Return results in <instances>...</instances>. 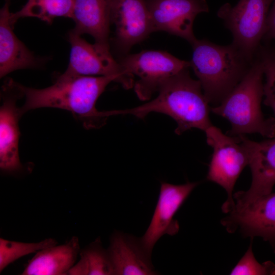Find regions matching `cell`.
I'll return each instance as SVG.
<instances>
[{"label": "cell", "mask_w": 275, "mask_h": 275, "mask_svg": "<svg viewBox=\"0 0 275 275\" xmlns=\"http://www.w3.org/2000/svg\"><path fill=\"white\" fill-rule=\"evenodd\" d=\"M80 259L68 271L69 275H115L107 249L99 237L80 251Z\"/></svg>", "instance_id": "cell-20"}, {"label": "cell", "mask_w": 275, "mask_h": 275, "mask_svg": "<svg viewBox=\"0 0 275 275\" xmlns=\"http://www.w3.org/2000/svg\"><path fill=\"white\" fill-rule=\"evenodd\" d=\"M191 45L190 67L209 102L218 105L248 71V59L233 44L221 46L197 39Z\"/></svg>", "instance_id": "cell-4"}, {"label": "cell", "mask_w": 275, "mask_h": 275, "mask_svg": "<svg viewBox=\"0 0 275 275\" xmlns=\"http://www.w3.org/2000/svg\"><path fill=\"white\" fill-rule=\"evenodd\" d=\"M10 0L0 11V76L19 69L41 67L44 59L36 57L14 33L10 22Z\"/></svg>", "instance_id": "cell-16"}, {"label": "cell", "mask_w": 275, "mask_h": 275, "mask_svg": "<svg viewBox=\"0 0 275 275\" xmlns=\"http://www.w3.org/2000/svg\"><path fill=\"white\" fill-rule=\"evenodd\" d=\"M231 275L275 274V264L268 261L260 264L255 258L252 243L230 272Z\"/></svg>", "instance_id": "cell-22"}, {"label": "cell", "mask_w": 275, "mask_h": 275, "mask_svg": "<svg viewBox=\"0 0 275 275\" xmlns=\"http://www.w3.org/2000/svg\"><path fill=\"white\" fill-rule=\"evenodd\" d=\"M111 20L115 32L110 46L116 60L128 54L132 47L152 33L144 0H113Z\"/></svg>", "instance_id": "cell-10"}, {"label": "cell", "mask_w": 275, "mask_h": 275, "mask_svg": "<svg viewBox=\"0 0 275 275\" xmlns=\"http://www.w3.org/2000/svg\"><path fill=\"white\" fill-rule=\"evenodd\" d=\"M261 62L265 78L263 84V103L272 109L275 119V56H268Z\"/></svg>", "instance_id": "cell-23"}, {"label": "cell", "mask_w": 275, "mask_h": 275, "mask_svg": "<svg viewBox=\"0 0 275 275\" xmlns=\"http://www.w3.org/2000/svg\"><path fill=\"white\" fill-rule=\"evenodd\" d=\"M57 244L56 239L48 238L38 242H22L0 238V272L17 259L30 254Z\"/></svg>", "instance_id": "cell-21"}, {"label": "cell", "mask_w": 275, "mask_h": 275, "mask_svg": "<svg viewBox=\"0 0 275 275\" xmlns=\"http://www.w3.org/2000/svg\"><path fill=\"white\" fill-rule=\"evenodd\" d=\"M266 34L270 38L275 39V0H272L269 11Z\"/></svg>", "instance_id": "cell-24"}, {"label": "cell", "mask_w": 275, "mask_h": 275, "mask_svg": "<svg viewBox=\"0 0 275 275\" xmlns=\"http://www.w3.org/2000/svg\"><path fill=\"white\" fill-rule=\"evenodd\" d=\"M222 224L229 232L239 228L245 236H259L275 250V193L242 204H235Z\"/></svg>", "instance_id": "cell-11"}, {"label": "cell", "mask_w": 275, "mask_h": 275, "mask_svg": "<svg viewBox=\"0 0 275 275\" xmlns=\"http://www.w3.org/2000/svg\"><path fill=\"white\" fill-rule=\"evenodd\" d=\"M263 76L262 62L255 63L220 103L211 107V112L230 123L227 134L258 133L269 139L275 137V119L265 118L261 109Z\"/></svg>", "instance_id": "cell-3"}, {"label": "cell", "mask_w": 275, "mask_h": 275, "mask_svg": "<svg viewBox=\"0 0 275 275\" xmlns=\"http://www.w3.org/2000/svg\"><path fill=\"white\" fill-rule=\"evenodd\" d=\"M78 238L36 252L22 271L23 275H64L75 264L80 252Z\"/></svg>", "instance_id": "cell-18"}, {"label": "cell", "mask_w": 275, "mask_h": 275, "mask_svg": "<svg viewBox=\"0 0 275 275\" xmlns=\"http://www.w3.org/2000/svg\"><path fill=\"white\" fill-rule=\"evenodd\" d=\"M272 0H240L234 6L226 4L217 15L233 36V44L249 59L266 34Z\"/></svg>", "instance_id": "cell-7"}, {"label": "cell", "mask_w": 275, "mask_h": 275, "mask_svg": "<svg viewBox=\"0 0 275 275\" xmlns=\"http://www.w3.org/2000/svg\"><path fill=\"white\" fill-rule=\"evenodd\" d=\"M71 45L69 63L65 76H108L125 89L133 87L134 77L124 71L111 49L96 43L90 44L72 30L68 32Z\"/></svg>", "instance_id": "cell-8"}, {"label": "cell", "mask_w": 275, "mask_h": 275, "mask_svg": "<svg viewBox=\"0 0 275 275\" xmlns=\"http://www.w3.org/2000/svg\"><path fill=\"white\" fill-rule=\"evenodd\" d=\"M151 31H163L187 40L197 38L193 32L196 16L209 11L206 0H144Z\"/></svg>", "instance_id": "cell-9"}, {"label": "cell", "mask_w": 275, "mask_h": 275, "mask_svg": "<svg viewBox=\"0 0 275 275\" xmlns=\"http://www.w3.org/2000/svg\"><path fill=\"white\" fill-rule=\"evenodd\" d=\"M199 184V182H187L179 185L161 183L159 197L150 223L140 238L149 253L152 254L155 244L163 235L173 236L178 233L179 225L174 217Z\"/></svg>", "instance_id": "cell-12"}, {"label": "cell", "mask_w": 275, "mask_h": 275, "mask_svg": "<svg viewBox=\"0 0 275 275\" xmlns=\"http://www.w3.org/2000/svg\"><path fill=\"white\" fill-rule=\"evenodd\" d=\"M113 0H74L72 30L82 35L88 34L95 42L111 49V14Z\"/></svg>", "instance_id": "cell-17"}, {"label": "cell", "mask_w": 275, "mask_h": 275, "mask_svg": "<svg viewBox=\"0 0 275 275\" xmlns=\"http://www.w3.org/2000/svg\"><path fill=\"white\" fill-rule=\"evenodd\" d=\"M74 0H28L19 10L11 13L10 22L14 29L17 20L24 17H36L51 24L54 18H72Z\"/></svg>", "instance_id": "cell-19"}, {"label": "cell", "mask_w": 275, "mask_h": 275, "mask_svg": "<svg viewBox=\"0 0 275 275\" xmlns=\"http://www.w3.org/2000/svg\"><path fill=\"white\" fill-rule=\"evenodd\" d=\"M158 92L153 100L132 108L111 111L112 116L132 115L144 119L151 112L164 114L176 121L178 135L191 128L205 131L212 125L209 102L200 82L191 77L188 69L168 79Z\"/></svg>", "instance_id": "cell-2"}, {"label": "cell", "mask_w": 275, "mask_h": 275, "mask_svg": "<svg viewBox=\"0 0 275 275\" xmlns=\"http://www.w3.org/2000/svg\"><path fill=\"white\" fill-rule=\"evenodd\" d=\"M249 155L252 182L249 189L233 195L235 204H242L271 193L275 184V137L255 142L242 135Z\"/></svg>", "instance_id": "cell-14"}, {"label": "cell", "mask_w": 275, "mask_h": 275, "mask_svg": "<svg viewBox=\"0 0 275 275\" xmlns=\"http://www.w3.org/2000/svg\"><path fill=\"white\" fill-rule=\"evenodd\" d=\"M128 74L138 77L133 88L138 98L148 100L169 78L188 69L190 63L162 50H143L117 60Z\"/></svg>", "instance_id": "cell-6"}, {"label": "cell", "mask_w": 275, "mask_h": 275, "mask_svg": "<svg viewBox=\"0 0 275 275\" xmlns=\"http://www.w3.org/2000/svg\"><path fill=\"white\" fill-rule=\"evenodd\" d=\"M207 143L213 148L207 179L224 188L227 199L222 209L229 213L235 203L232 195L235 183L249 163V155L241 135L230 136L212 125L205 131Z\"/></svg>", "instance_id": "cell-5"}, {"label": "cell", "mask_w": 275, "mask_h": 275, "mask_svg": "<svg viewBox=\"0 0 275 275\" xmlns=\"http://www.w3.org/2000/svg\"><path fill=\"white\" fill-rule=\"evenodd\" d=\"M116 79L108 76H65L60 75L53 84L43 89L22 86L19 87L25 102L19 108L21 115L42 107H52L70 111L88 129L103 126L109 116L107 111H99L96 103L107 86Z\"/></svg>", "instance_id": "cell-1"}, {"label": "cell", "mask_w": 275, "mask_h": 275, "mask_svg": "<svg viewBox=\"0 0 275 275\" xmlns=\"http://www.w3.org/2000/svg\"><path fill=\"white\" fill-rule=\"evenodd\" d=\"M115 275H154L158 274L149 253L140 238L116 231L110 238L107 249Z\"/></svg>", "instance_id": "cell-15"}, {"label": "cell", "mask_w": 275, "mask_h": 275, "mask_svg": "<svg viewBox=\"0 0 275 275\" xmlns=\"http://www.w3.org/2000/svg\"><path fill=\"white\" fill-rule=\"evenodd\" d=\"M22 96L18 83L12 79L6 81L0 109V168L6 173L17 172L22 168L18 149V120L21 115L16 106L17 99Z\"/></svg>", "instance_id": "cell-13"}]
</instances>
